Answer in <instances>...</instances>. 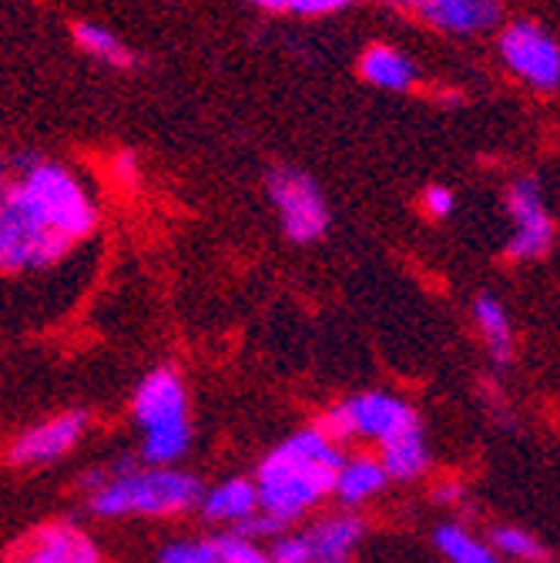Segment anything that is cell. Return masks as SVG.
<instances>
[{
	"mask_svg": "<svg viewBox=\"0 0 560 563\" xmlns=\"http://www.w3.org/2000/svg\"><path fill=\"white\" fill-rule=\"evenodd\" d=\"M138 158L131 155V152H124V155H118V162H114V178L124 185V188H134L138 185Z\"/></svg>",
	"mask_w": 560,
	"mask_h": 563,
	"instance_id": "cell-27",
	"label": "cell"
},
{
	"mask_svg": "<svg viewBox=\"0 0 560 563\" xmlns=\"http://www.w3.org/2000/svg\"><path fill=\"white\" fill-rule=\"evenodd\" d=\"M198 510L208 523H226V527H239L245 517H252L259 510V493H255V479L245 476H232L226 483H219L216 489L201 493Z\"/></svg>",
	"mask_w": 560,
	"mask_h": 563,
	"instance_id": "cell-13",
	"label": "cell"
},
{
	"mask_svg": "<svg viewBox=\"0 0 560 563\" xmlns=\"http://www.w3.org/2000/svg\"><path fill=\"white\" fill-rule=\"evenodd\" d=\"M72 34H75V44H78L91 60H98V64H105V67L131 70V67L138 64V54H134L114 31H108V27H101V24L78 21V24L72 27Z\"/></svg>",
	"mask_w": 560,
	"mask_h": 563,
	"instance_id": "cell-18",
	"label": "cell"
},
{
	"mask_svg": "<svg viewBox=\"0 0 560 563\" xmlns=\"http://www.w3.org/2000/svg\"><path fill=\"white\" fill-rule=\"evenodd\" d=\"M342 460V446L329 443L316 427L293 433L259 463V510L275 517L283 527L303 520L326 497H332Z\"/></svg>",
	"mask_w": 560,
	"mask_h": 563,
	"instance_id": "cell-2",
	"label": "cell"
},
{
	"mask_svg": "<svg viewBox=\"0 0 560 563\" xmlns=\"http://www.w3.org/2000/svg\"><path fill=\"white\" fill-rule=\"evenodd\" d=\"M265 553H268V563H312L303 533H278Z\"/></svg>",
	"mask_w": 560,
	"mask_h": 563,
	"instance_id": "cell-24",
	"label": "cell"
},
{
	"mask_svg": "<svg viewBox=\"0 0 560 563\" xmlns=\"http://www.w3.org/2000/svg\"><path fill=\"white\" fill-rule=\"evenodd\" d=\"M265 191L278 211V222H283V232L289 242L312 245L329 232L332 225L329 201L322 188L316 185V178H309L306 172L293 165H275L265 175Z\"/></svg>",
	"mask_w": 560,
	"mask_h": 563,
	"instance_id": "cell-5",
	"label": "cell"
},
{
	"mask_svg": "<svg viewBox=\"0 0 560 563\" xmlns=\"http://www.w3.org/2000/svg\"><path fill=\"white\" fill-rule=\"evenodd\" d=\"M158 563H222L212 537L208 540H175L158 553Z\"/></svg>",
	"mask_w": 560,
	"mask_h": 563,
	"instance_id": "cell-21",
	"label": "cell"
},
{
	"mask_svg": "<svg viewBox=\"0 0 560 563\" xmlns=\"http://www.w3.org/2000/svg\"><path fill=\"white\" fill-rule=\"evenodd\" d=\"M501 57L537 91H557L560 88V44L534 21H514L504 27L501 41Z\"/></svg>",
	"mask_w": 560,
	"mask_h": 563,
	"instance_id": "cell-6",
	"label": "cell"
},
{
	"mask_svg": "<svg viewBox=\"0 0 560 563\" xmlns=\"http://www.w3.org/2000/svg\"><path fill=\"white\" fill-rule=\"evenodd\" d=\"M360 75L380 91H409L416 85V64L393 44H370L360 57Z\"/></svg>",
	"mask_w": 560,
	"mask_h": 563,
	"instance_id": "cell-15",
	"label": "cell"
},
{
	"mask_svg": "<svg viewBox=\"0 0 560 563\" xmlns=\"http://www.w3.org/2000/svg\"><path fill=\"white\" fill-rule=\"evenodd\" d=\"M8 175H11V162L0 155V191H4V185H8Z\"/></svg>",
	"mask_w": 560,
	"mask_h": 563,
	"instance_id": "cell-30",
	"label": "cell"
},
{
	"mask_svg": "<svg viewBox=\"0 0 560 563\" xmlns=\"http://www.w3.org/2000/svg\"><path fill=\"white\" fill-rule=\"evenodd\" d=\"M433 543H437V550H440L450 563H486L490 556H494V550H490L486 543H480V540H476L470 530H463L460 523H443V527H437Z\"/></svg>",
	"mask_w": 560,
	"mask_h": 563,
	"instance_id": "cell-19",
	"label": "cell"
},
{
	"mask_svg": "<svg viewBox=\"0 0 560 563\" xmlns=\"http://www.w3.org/2000/svg\"><path fill=\"white\" fill-rule=\"evenodd\" d=\"M8 556L11 563H105L95 537L72 520H51L28 530Z\"/></svg>",
	"mask_w": 560,
	"mask_h": 563,
	"instance_id": "cell-8",
	"label": "cell"
},
{
	"mask_svg": "<svg viewBox=\"0 0 560 563\" xmlns=\"http://www.w3.org/2000/svg\"><path fill=\"white\" fill-rule=\"evenodd\" d=\"M389 476L383 470V463L376 456H345L339 473H336V486L332 493L342 500V507L356 510L363 504H370L373 497H380V493L386 489Z\"/></svg>",
	"mask_w": 560,
	"mask_h": 563,
	"instance_id": "cell-14",
	"label": "cell"
},
{
	"mask_svg": "<svg viewBox=\"0 0 560 563\" xmlns=\"http://www.w3.org/2000/svg\"><path fill=\"white\" fill-rule=\"evenodd\" d=\"M473 322L486 342L490 360L497 366H507L514 360V325L507 319V309L494 296H480L473 302Z\"/></svg>",
	"mask_w": 560,
	"mask_h": 563,
	"instance_id": "cell-17",
	"label": "cell"
},
{
	"mask_svg": "<svg viewBox=\"0 0 560 563\" xmlns=\"http://www.w3.org/2000/svg\"><path fill=\"white\" fill-rule=\"evenodd\" d=\"M232 533H239V537H249V540H262V537H278V533H286V527L278 523L275 517H268V514H262V510H255L252 517H245L239 527H232Z\"/></svg>",
	"mask_w": 560,
	"mask_h": 563,
	"instance_id": "cell-25",
	"label": "cell"
},
{
	"mask_svg": "<svg viewBox=\"0 0 560 563\" xmlns=\"http://www.w3.org/2000/svg\"><path fill=\"white\" fill-rule=\"evenodd\" d=\"M222 563H268V553L259 547V540H249V537H239V533H219L212 537Z\"/></svg>",
	"mask_w": 560,
	"mask_h": 563,
	"instance_id": "cell-22",
	"label": "cell"
},
{
	"mask_svg": "<svg viewBox=\"0 0 560 563\" xmlns=\"http://www.w3.org/2000/svg\"><path fill=\"white\" fill-rule=\"evenodd\" d=\"M85 430H88V412H81V409L57 412V416L37 422V427L24 430L8 446V463L24 466V470L28 466H51L81 443Z\"/></svg>",
	"mask_w": 560,
	"mask_h": 563,
	"instance_id": "cell-9",
	"label": "cell"
},
{
	"mask_svg": "<svg viewBox=\"0 0 560 563\" xmlns=\"http://www.w3.org/2000/svg\"><path fill=\"white\" fill-rule=\"evenodd\" d=\"M460 497H463V486H460V483H443V486L433 493V500L443 504V507H447V504H460Z\"/></svg>",
	"mask_w": 560,
	"mask_h": 563,
	"instance_id": "cell-28",
	"label": "cell"
},
{
	"mask_svg": "<svg viewBox=\"0 0 560 563\" xmlns=\"http://www.w3.org/2000/svg\"><path fill=\"white\" fill-rule=\"evenodd\" d=\"M131 419L142 430V460L145 466H175L191 450V419H188V389L178 369L158 366L131 396Z\"/></svg>",
	"mask_w": 560,
	"mask_h": 563,
	"instance_id": "cell-4",
	"label": "cell"
},
{
	"mask_svg": "<svg viewBox=\"0 0 560 563\" xmlns=\"http://www.w3.org/2000/svg\"><path fill=\"white\" fill-rule=\"evenodd\" d=\"M342 406L349 412V422H353V437H360V440L386 443V440L419 427L416 409L393 393H380V389L356 393V396L342 399Z\"/></svg>",
	"mask_w": 560,
	"mask_h": 563,
	"instance_id": "cell-11",
	"label": "cell"
},
{
	"mask_svg": "<svg viewBox=\"0 0 560 563\" xmlns=\"http://www.w3.org/2000/svg\"><path fill=\"white\" fill-rule=\"evenodd\" d=\"M507 216L514 222V235L507 242V258L534 262L543 258L553 245V219L543 201V188L537 178H517L507 188Z\"/></svg>",
	"mask_w": 560,
	"mask_h": 563,
	"instance_id": "cell-7",
	"label": "cell"
},
{
	"mask_svg": "<svg viewBox=\"0 0 560 563\" xmlns=\"http://www.w3.org/2000/svg\"><path fill=\"white\" fill-rule=\"evenodd\" d=\"M386 4L443 34H483L501 21V0H386Z\"/></svg>",
	"mask_w": 560,
	"mask_h": 563,
	"instance_id": "cell-10",
	"label": "cell"
},
{
	"mask_svg": "<svg viewBox=\"0 0 560 563\" xmlns=\"http://www.w3.org/2000/svg\"><path fill=\"white\" fill-rule=\"evenodd\" d=\"M386 470L389 479L396 483H409V479H419L427 470H430V446H427V437H424V427L416 430H406L386 443H380V456H376Z\"/></svg>",
	"mask_w": 560,
	"mask_h": 563,
	"instance_id": "cell-16",
	"label": "cell"
},
{
	"mask_svg": "<svg viewBox=\"0 0 560 563\" xmlns=\"http://www.w3.org/2000/svg\"><path fill=\"white\" fill-rule=\"evenodd\" d=\"M486 563H504V560H497V556H490V560H486Z\"/></svg>",
	"mask_w": 560,
	"mask_h": 563,
	"instance_id": "cell-31",
	"label": "cell"
},
{
	"mask_svg": "<svg viewBox=\"0 0 560 563\" xmlns=\"http://www.w3.org/2000/svg\"><path fill=\"white\" fill-rule=\"evenodd\" d=\"M0 191V275L51 268L98 229V205L61 162L21 152Z\"/></svg>",
	"mask_w": 560,
	"mask_h": 563,
	"instance_id": "cell-1",
	"label": "cell"
},
{
	"mask_svg": "<svg viewBox=\"0 0 560 563\" xmlns=\"http://www.w3.org/2000/svg\"><path fill=\"white\" fill-rule=\"evenodd\" d=\"M303 537H306L312 563H349L366 537V523L360 514L342 510V514H329L316 520Z\"/></svg>",
	"mask_w": 560,
	"mask_h": 563,
	"instance_id": "cell-12",
	"label": "cell"
},
{
	"mask_svg": "<svg viewBox=\"0 0 560 563\" xmlns=\"http://www.w3.org/2000/svg\"><path fill=\"white\" fill-rule=\"evenodd\" d=\"M316 430H319L329 443H336V446H342V443H349V440H356V437H353V422H349V412H345L342 402L329 406V409L316 419Z\"/></svg>",
	"mask_w": 560,
	"mask_h": 563,
	"instance_id": "cell-23",
	"label": "cell"
},
{
	"mask_svg": "<svg viewBox=\"0 0 560 563\" xmlns=\"http://www.w3.org/2000/svg\"><path fill=\"white\" fill-rule=\"evenodd\" d=\"M494 547L510 560H524V563H543L547 560V547L520 527H497Z\"/></svg>",
	"mask_w": 560,
	"mask_h": 563,
	"instance_id": "cell-20",
	"label": "cell"
},
{
	"mask_svg": "<svg viewBox=\"0 0 560 563\" xmlns=\"http://www.w3.org/2000/svg\"><path fill=\"white\" fill-rule=\"evenodd\" d=\"M201 479L175 466H138L131 473L111 476L88 493V510L95 517H178L198 507Z\"/></svg>",
	"mask_w": 560,
	"mask_h": 563,
	"instance_id": "cell-3",
	"label": "cell"
},
{
	"mask_svg": "<svg viewBox=\"0 0 560 563\" xmlns=\"http://www.w3.org/2000/svg\"><path fill=\"white\" fill-rule=\"evenodd\" d=\"M255 8H262V11H286L289 8V0H252Z\"/></svg>",
	"mask_w": 560,
	"mask_h": 563,
	"instance_id": "cell-29",
	"label": "cell"
},
{
	"mask_svg": "<svg viewBox=\"0 0 560 563\" xmlns=\"http://www.w3.org/2000/svg\"><path fill=\"white\" fill-rule=\"evenodd\" d=\"M457 208V195L447 185H430L424 191V211L430 219H450Z\"/></svg>",
	"mask_w": 560,
	"mask_h": 563,
	"instance_id": "cell-26",
	"label": "cell"
}]
</instances>
